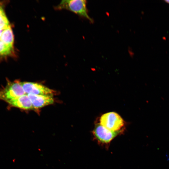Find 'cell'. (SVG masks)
I'll return each instance as SVG.
<instances>
[{
	"label": "cell",
	"instance_id": "obj_4",
	"mask_svg": "<svg viewBox=\"0 0 169 169\" xmlns=\"http://www.w3.org/2000/svg\"><path fill=\"white\" fill-rule=\"evenodd\" d=\"M21 83L27 94L53 96V90L41 84L30 82H23Z\"/></svg>",
	"mask_w": 169,
	"mask_h": 169
},
{
	"label": "cell",
	"instance_id": "obj_8",
	"mask_svg": "<svg viewBox=\"0 0 169 169\" xmlns=\"http://www.w3.org/2000/svg\"><path fill=\"white\" fill-rule=\"evenodd\" d=\"M14 53L13 47L8 46L0 40V56L11 55Z\"/></svg>",
	"mask_w": 169,
	"mask_h": 169
},
{
	"label": "cell",
	"instance_id": "obj_1",
	"mask_svg": "<svg viewBox=\"0 0 169 169\" xmlns=\"http://www.w3.org/2000/svg\"><path fill=\"white\" fill-rule=\"evenodd\" d=\"M86 3L85 0H63L54 8L56 10L64 9L70 11L92 23L93 21L88 13Z\"/></svg>",
	"mask_w": 169,
	"mask_h": 169
},
{
	"label": "cell",
	"instance_id": "obj_9",
	"mask_svg": "<svg viewBox=\"0 0 169 169\" xmlns=\"http://www.w3.org/2000/svg\"><path fill=\"white\" fill-rule=\"evenodd\" d=\"M10 26L5 14L0 15V28L5 29Z\"/></svg>",
	"mask_w": 169,
	"mask_h": 169
},
{
	"label": "cell",
	"instance_id": "obj_7",
	"mask_svg": "<svg viewBox=\"0 0 169 169\" xmlns=\"http://www.w3.org/2000/svg\"><path fill=\"white\" fill-rule=\"evenodd\" d=\"M0 40L6 45L13 47L14 36L10 25L4 30L0 38Z\"/></svg>",
	"mask_w": 169,
	"mask_h": 169
},
{
	"label": "cell",
	"instance_id": "obj_6",
	"mask_svg": "<svg viewBox=\"0 0 169 169\" xmlns=\"http://www.w3.org/2000/svg\"><path fill=\"white\" fill-rule=\"evenodd\" d=\"M11 107L25 110L34 109L31 101L28 95L25 94L7 103Z\"/></svg>",
	"mask_w": 169,
	"mask_h": 169
},
{
	"label": "cell",
	"instance_id": "obj_12",
	"mask_svg": "<svg viewBox=\"0 0 169 169\" xmlns=\"http://www.w3.org/2000/svg\"><path fill=\"white\" fill-rule=\"evenodd\" d=\"M164 1L166 3L169 4V0H165Z\"/></svg>",
	"mask_w": 169,
	"mask_h": 169
},
{
	"label": "cell",
	"instance_id": "obj_5",
	"mask_svg": "<svg viewBox=\"0 0 169 169\" xmlns=\"http://www.w3.org/2000/svg\"><path fill=\"white\" fill-rule=\"evenodd\" d=\"M34 109H38L53 104V96L27 94Z\"/></svg>",
	"mask_w": 169,
	"mask_h": 169
},
{
	"label": "cell",
	"instance_id": "obj_3",
	"mask_svg": "<svg viewBox=\"0 0 169 169\" xmlns=\"http://www.w3.org/2000/svg\"><path fill=\"white\" fill-rule=\"evenodd\" d=\"M123 131H112L99 123L95 125L92 133L94 138L99 143L103 144H108L122 133Z\"/></svg>",
	"mask_w": 169,
	"mask_h": 169
},
{
	"label": "cell",
	"instance_id": "obj_11",
	"mask_svg": "<svg viewBox=\"0 0 169 169\" xmlns=\"http://www.w3.org/2000/svg\"><path fill=\"white\" fill-rule=\"evenodd\" d=\"M4 29H2L0 28V38L1 37L2 34L3 33V31Z\"/></svg>",
	"mask_w": 169,
	"mask_h": 169
},
{
	"label": "cell",
	"instance_id": "obj_10",
	"mask_svg": "<svg viewBox=\"0 0 169 169\" xmlns=\"http://www.w3.org/2000/svg\"><path fill=\"white\" fill-rule=\"evenodd\" d=\"M5 14L3 8L0 6V15Z\"/></svg>",
	"mask_w": 169,
	"mask_h": 169
},
{
	"label": "cell",
	"instance_id": "obj_2",
	"mask_svg": "<svg viewBox=\"0 0 169 169\" xmlns=\"http://www.w3.org/2000/svg\"><path fill=\"white\" fill-rule=\"evenodd\" d=\"M106 128L113 131L124 130V121L117 113L110 112L105 113L100 117V123Z\"/></svg>",
	"mask_w": 169,
	"mask_h": 169
}]
</instances>
